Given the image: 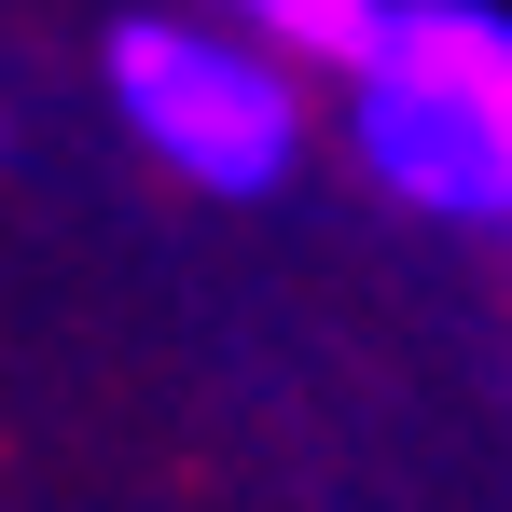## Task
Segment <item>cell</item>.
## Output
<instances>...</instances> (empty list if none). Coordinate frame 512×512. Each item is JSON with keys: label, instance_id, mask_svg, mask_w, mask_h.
<instances>
[{"label": "cell", "instance_id": "3957f363", "mask_svg": "<svg viewBox=\"0 0 512 512\" xmlns=\"http://www.w3.org/2000/svg\"><path fill=\"white\" fill-rule=\"evenodd\" d=\"M222 14H250V42L305 56V70H360L388 42V0H222Z\"/></svg>", "mask_w": 512, "mask_h": 512}, {"label": "cell", "instance_id": "7a4b0ae2", "mask_svg": "<svg viewBox=\"0 0 512 512\" xmlns=\"http://www.w3.org/2000/svg\"><path fill=\"white\" fill-rule=\"evenodd\" d=\"M111 111L194 194H277L305 167V84H291V56L236 42V28H194V14H111Z\"/></svg>", "mask_w": 512, "mask_h": 512}, {"label": "cell", "instance_id": "6da1fadb", "mask_svg": "<svg viewBox=\"0 0 512 512\" xmlns=\"http://www.w3.org/2000/svg\"><path fill=\"white\" fill-rule=\"evenodd\" d=\"M346 153L429 222L512 236V14L388 0V42L346 70Z\"/></svg>", "mask_w": 512, "mask_h": 512}]
</instances>
